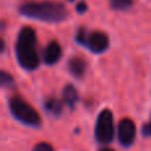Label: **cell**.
I'll use <instances>...</instances> for the list:
<instances>
[{
  "label": "cell",
  "mask_w": 151,
  "mask_h": 151,
  "mask_svg": "<svg viewBox=\"0 0 151 151\" xmlns=\"http://www.w3.org/2000/svg\"><path fill=\"white\" fill-rule=\"evenodd\" d=\"M99 151H114V150H111V149H109V147H104V149H101Z\"/></svg>",
  "instance_id": "16"
},
{
  "label": "cell",
  "mask_w": 151,
  "mask_h": 151,
  "mask_svg": "<svg viewBox=\"0 0 151 151\" xmlns=\"http://www.w3.org/2000/svg\"><path fill=\"white\" fill-rule=\"evenodd\" d=\"M11 114L17 119L19 122L24 123L31 127H40L41 126V118L37 110L32 105H29L21 96H13L8 101Z\"/></svg>",
  "instance_id": "3"
},
{
  "label": "cell",
  "mask_w": 151,
  "mask_h": 151,
  "mask_svg": "<svg viewBox=\"0 0 151 151\" xmlns=\"http://www.w3.org/2000/svg\"><path fill=\"white\" fill-rule=\"evenodd\" d=\"M118 134V141L123 147H130L134 143L137 137V127L135 123L130 119V118H123L118 123L117 129Z\"/></svg>",
  "instance_id": "6"
},
{
  "label": "cell",
  "mask_w": 151,
  "mask_h": 151,
  "mask_svg": "<svg viewBox=\"0 0 151 151\" xmlns=\"http://www.w3.org/2000/svg\"><path fill=\"white\" fill-rule=\"evenodd\" d=\"M32 151H55V149H53V146L50 143H48V142H40V143H37L36 146L32 149Z\"/></svg>",
  "instance_id": "13"
},
{
  "label": "cell",
  "mask_w": 151,
  "mask_h": 151,
  "mask_svg": "<svg viewBox=\"0 0 151 151\" xmlns=\"http://www.w3.org/2000/svg\"><path fill=\"white\" fill-rule=\"evenodd\" d=\"M13 82H15V81H13L12 74H9L5 70L0 72V85H1L3 88H8V86L13 85Z\"/></svg>",
  "instance_id": "12"
},
{
  "label": "cell",
  "mask_w": 151,
  "mask_h": 151,
  "mask_svg": "<svg viewBox=\"0 0 151 151\" xmlns=\"http://www.w3.org/2000/svg\"><path fill=\"white\" fill-rule=\"evenodd\" d=\"M94 135H96L97 141L102 145H107L110 142H113L115 135V129H114V117H113L111 110L104 109L98 114Z\"/></svg>",
  "instance_id": "5"
},
{
  "label": "cell",
  "mask_w": 151,
  "mask_h": 151,
  "mask_svg": "<svg viewBox=\"0 0 151 151\" xmlns=\"http://www.w3.org/2000/svg\"><path fill=\"white\" fill-rule=\"evenodd\" d=\"M76 41L82 47H86L90 52L99 55L104 53L109 48L110 40L105 32L102 31H93L88 33L85 28H80L76 33Z\"/></svg>",
  "instance_id": "4"
},
{
  "label": "cell",
  "mask_w": 151,
  "mask_h": 151,
  "mask_svg": "<svg viewBox=\"0 0 151 151\" xmlns=\"http://www.w3.org/2000/svg\"><path fill=\"white\" fill-rule=\"evenodd\" d=\"M68 68H69V72L72 73V76H74V77H77V78H81L86 70V63L82 57H73L69 61Z\"/></svg>",
  "instance_id": "8"
},
{
  "label": "cell",
  "mask_w": 151,
  "mask_h": 151,
  "mask_svg": "<svg viewBox=\"0 0 151 151\" xmlns=\"http://www.w3.org/2000/svg\"><path fill=\"white\" fill-rule=\"evenodd\" d=\"M16 58L19 65L25 70H35L40 65V56L37 50L36 31L32 27H23L16 41Z\"/></svg>",
  "instance_id": "2"
},
{
  "label": "cell",
  "mask_w": 151,
  "mask_h": 151,
  "mask_svg": "<svg viewBox=\"0 0 151 151\" xmlns=\"http://www.w3.org/2000/svg\"><path fill=\"white\" fill-rule=\"evenodd\" d=\"M69 1H74V0H69Z\"/></svg>",
  "instance_id": "17"
},
{
  "label": "cell",
  "mask_w": 151,
  "mask_h": 151,
  "mask_svg": "<svg viewBox=\"0 0 151 151\" xmlns=\"http://www.w3.org/2000/svg\"><path fill=\"white\" fill-rule=\"evenodd\" d=\"M63 99L70 109H73L78 101V91L73 85H66L63 90Z\"/></svg>",
  "instance_id": "9"
},
{
  "label": "cell",
  "mask_w": 151,
  "mask_h": 151,
  "mask_svg": "<svg viewBox=\"0 0 151 151\" xmlns=\"http://www.w3.org/2000/svg\"><path fill=\"white\" fill-rule=\"evenodd\" d=\"M19 12L28 19H35L45 23H61L69 17L68 8L63 3L52 0L24 3L20 5Z\"/></svg>",
  "instance_id": "1"
},
{
  "label": "cell",
  "mask_w": 151,
  "mask_h": 151,
  "mask_svg": "<svg viewBox=\"0 0 151 151\" xmlns=\"http://www.w3.org/2000/svg\"><path fill=\"white\" fill-rule=\"evenodd\" d=\"M134 4V0H110V5L115 11H126L131 8Z\"/></svg>",
  "instance_id": "11"
},
{
  "label": "cell",
  "mask_w": 151,
  "mask_h": 151,
  "mask_svg": "<svg viewBox=\"0 0 151 151\" xmlns=\"http://www.w3.org/2000/svg\"><path fill=\"white\" fill-rule=\"evenodd\" d=\"M44 106H45V110H47L48 113H50L52 115H55V117L61 115L63 109H64L63 101H60V99L56 98V97H50V98L45 99Z\"/></svg>",
  "instance_id": "10"
},
{
  "label": "cell",
  "mask_w": 151,
  "mask_h": 151,
  "mask_svg": "<svg viewBox=\"0 0 151 151\" xmlns=\"http://www.w3.org/2000/svg\"><path fill=\"white\" fill-rule=\"evenodd\" d=\"M76 9H77V12L78 13H85L86 11H88V5H86V3L85 1H80L77 5H76Z\"/></svg>",
  "instance_id": "15"
},
{
  "label": "cell",
  "mask_w": 151,
  "mask_h": 151,
  "mask_svg": "<svg viewBox=\"0 0 151 151\" xmlns=\"http://www.w3.org/2000/svg\"><path fill=\"white\" fill-rule=\"evenodd\" d=\"M61 56H63V49L61 45L58 44V41L53 40L49 44L45 47L44 49V55H42V60L47 65H55L60 61Z\"/></svg>",
  "instance_id": "7"
},
{
  "label": "cell",
  "mask_w": 151,
  "mask_h": 151,
  "mask_svg": "<svg viewBox=\"0 0 151 151\" xmlns=\"http://www.w3.org/2000/svg\"><path fill=\"white\" fill-rule=\"evenodd\" d=\"M142 135L143 137H151V117H150V121L146 122L143 126H142Z\"/></svg>",
  "instance_id": "14"
}]
</instances>
